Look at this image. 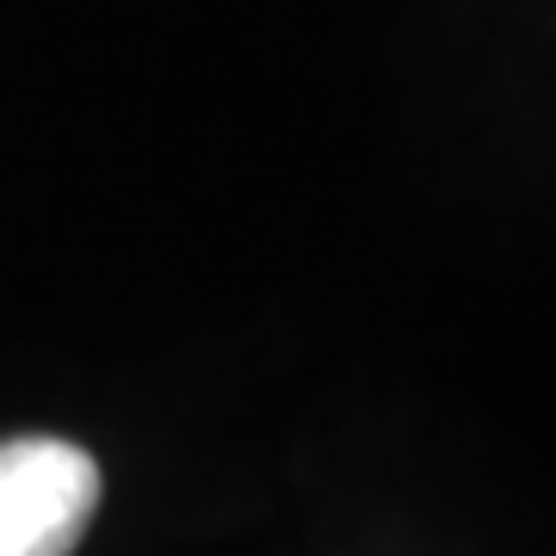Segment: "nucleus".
Returning <instances> with one entry per match:
<instances>
[{"label": "nucleus", "mask_w": 556, "mask_h": 556, "mask_svg": "<svg viewBox=\"0 0 556 556\" xmlns=\"http://www.w3.org/2000/svg\"><path fill=\"white\" fill-rule=\"evenodd\" d=\"M100 464L68 439L0 445V556H75L100 514Z\"/></svg>", "instance_id": "obj_1"}]
</instances>
